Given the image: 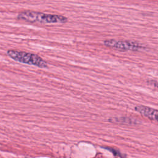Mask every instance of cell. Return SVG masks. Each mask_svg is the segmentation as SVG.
Returning a JSON list of instances; mask_svg holds the SVG:
<instances>
[{
    "label": "cell",
    "mask_w": 158,
    "mask_h": 158,
    "mask_svg": "<svg viewBox=\"0 0 158 158\" xmlns=\"http://www.w3.org/2000/svg\"><path fill=\"white\" fill-rule=\"evenodd\" d=\"M7 54L12 59L28 65H35L40 68H46L48 66L47 62L39 56L17 50H9Z\"/></svg>",
    "instance_id": "2"
},
{
    "label": "cell",
    "mask_w": 158,
    "mask_h": 158,
    "mask_svg": "<svg viewBox=\"0 0 158 158\" xmlns=\"http://www.w3.org/2000/svg\"><path fill=\"white\" fill-rule=\"evenodd\" d=\"M135 109L144 117L158 122V110L141 105L135 106Z\"/></svg>",
    "instance_id": "4"
},
{
    "label": "cell",
    "mask_w": 158,
    "mask_h": 158,
    "mask_svg": "<svg viewBox=\"0 0 158 158\" xmlns=\"http://www.w3.org/2000/svg\"><path fill=\"white\" fill-rule=\"evenodd\" d=\"M104 45L116 49L124 50V51H137L143 48L142 46L138 43L127 41H120L115 40H106L104 41Z\"/></svg>",
    "instance_id": "3"
},
{
    "label": "cell",
    "mask_w": 158,
    "mask_h": 158,
    "mask_svg": "<svg viewBox=\"0 0 158 158\" xmlns=\"http://www.w3.org/2000/svg\"><path fill=\"white\" fill-rule=\"evenodd\" d=\"M20 20L30 22H39L43 23H65L67 18L64 16L55 14H47L34 11H24L19 13L17 16Z\"/></svg>",
    "instance_id": "1"
}]
</instances>
